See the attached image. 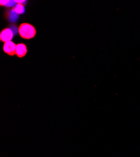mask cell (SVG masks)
Wrapping results in <instances>:
<instances>
[{
    "instance_id": "1",
    "label": "cell",
    "mask_w": 140,
    "mask_h": 157,
    "mask_svg": "<svg viewBox=\"0 0 140 157\" xmlns=\"http://www.w3.org/2000/svg\"><path fill=\"white\" fill-rule=\"evenodd\" d=\"M18 32L21 38L26 39V40H29V39L35 37L36 31L34 26L32 25L27 23H23L18 27Z\"/></svg>"
},
{
    "instance_id": "2",
    "label": "cell",
    "mask_w": 140,
    "mask_h": 157,
    "mask_svg": "<svg viewBox=\"0 0 140 157\" xmlns=\"http://www.w3.org/2000/svg\"><path fill=\"white\" fill-rule=\"evenodd\" d=\"M13 31L10 28H6L3 29L0 33V40L4 43L11 41L13 38Z\"/></svg>"
},
{
    "instance_id": "3",
    "label": "cell",
    "mask_w": 140,
    "mask_h": 157,
    "mask_svg": "<svg viewBox=\"0 0 140 157\" xmlns=\"http://www.w3.org/2000/svg\"><path fill=\"white\" fill-rule=\"evenodd\" d=\"M3 51L4 52L10 56H13L16 54L17 45L12 41L7 42L4 43L3 45Z\"/></svg>"
},
{
    "instance_id": "4",
    "label": "cell",
    "mask_w": 140,
    "mask_h": 157,
    "mask_svg": "<svg viewBox=\"0 0 140 157\" xmlns=\"http://www.w3.org/2000/svg\"><path fill=\"white\" fill-rule=\"evenodd\" d=\"M27 47L25 44L21 43L17 45V50H16V55L19 58L24 57L27 54Z\"/></svg>"
},
{
    "instance_id": "5",
    "label": "cell",
    "mask_w": 140,
    "mask_h": 157,
    "mask_svg": "<svg viewBox=\"0 0 140 157\" xmlns=\"http://www.w3.org/2000/svg\"><path fill=\"white\" fill-rule=\"evenodd\" d=\"M11 10L13 11H14L16 14L20 15L23 13L25 12V6L23 4L18 3L14 7H13Z\"/></svg>"
},
{
    "instance_id": "6",
    "label": "cell",
    "mask_w": 140,
    "mask_h": 157,
    "mask_svg": "<svg viewBox=\"0 0 140 157\" xmlns=\"http://www.w3.org/2000/svg\"><path fill=\"white\" fill-rule=\"evenodd\" d=\"M8 2H9V1H1L0 2V5L6 6V5L8 3Z\"/></svg>"
}]
</instances>
